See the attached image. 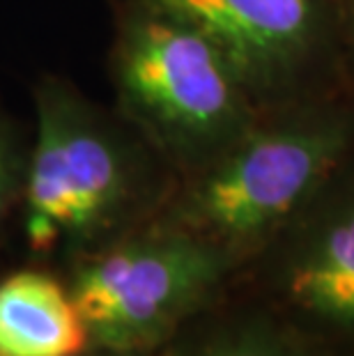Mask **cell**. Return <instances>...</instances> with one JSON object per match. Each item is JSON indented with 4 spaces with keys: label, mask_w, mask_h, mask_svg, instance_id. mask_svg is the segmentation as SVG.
I'll return each mask as SVG.
<instances>
[{
    "label": "cell",
    "mask_w": 354,
    "mask_h": 356,
    "mask_svg": "<svg viewBox=\"0 0 354 356\" xmlns=\"http://www.w3.org/2000/svg\"><path fill=\"white\" fill-rule=\"evenodd\" d=\"M232 262L168 223L92 255L70 283L90 347L152 354L218 290Z\"/></svg>",
    "instance_id": "3"
},
{
    "label": "cell",
    "mask_w": 354,
    "mask_h": 356,
    "mask_svg": "<svg viewBox=\"0 0 354 356\" xmlns=\"http://www.w3.org/2000/svg\"><path fill=\"white\" fill-rule=\"evenodd\" d=\"M120 97L179 156L212 161L253 127V99L198 30L140 5L118 44Z\"/></svg>",
    "instance_id": "2"
},
{
    "label": "cell",
    "mask_w": 354,
    "mask_h": 356,
    "mask_svg": "<svg viewBox=\"0 0 354 356\" xmlns=\"http://www.w3.org/2000/svg\"><path fill=\"white\" fill-rule=\"evenodd\" d=\"M352 134L350 120L331 111L251 127L205 163L168 225L237 260L297 223L325 193L350 154Z\"/></svg>",
    "instance_id": "1"
},
{
    "label": "cell",
    "mask_w": 354,
    "mask_h": 356,
    "mask_svg": "<svg viewBox=\"0 0 354 356\" xmlns=\"http://www.w3.org/2000/svg\"><path fill=\"white\" fill-rule=\"evenodd\" d=\"M350 3V28H352V37H354V0H348Z\"/></svg>",
    "instance_id": "11"
},
{
    "label": "cell",
    "mask_w": 354,
    "mask_h": 356,
    "mask_svg": "<svg viewBox=\"0 0 354 356\" xmlns=\"http://www.w3.org/2000/svg\"><path fill=\"white\" fill-rule=\"evenodd\" d=\"M92 352H81L77 356H150V354H140V352H115V350H104V347H90Z\"/></svg>",
    "instance_id": "10"
},
{
    "label": "cell",
    "mask_w": 354,
    "mask_h": 356,
    "mask_svg": "<svg viewBox=\"0 0 354 356\" xmlns=\"http://www.w3.org/2000/svg\"><path fill=\"white\" fill-rule=\"evenodd\" d=\"M191 356H341L336 350L272 322H251L218 333Z\"/></svg>",
    "instance_id": "8"
},
{
    "label": "cell",
    "mask_w": 354,
    "mask_h": 356,
    "mask_svg": "<svg viewBox=\"0 0 354 356\" xmlns=\"http://www.w3.org/2000/svg\"><path fill=\"white\" fill-rule=\"evenodd\" d=\"M209 40L251 99L295 86L318 63L327 35L322 0H140Z\"/></svg>",
    "instance_id": "5"
},
{
    "label": "cell",
    "mask_w": 354,
    "mask_h": 356,
    "mask_svg": "<svg viewBox=\"0 0 354 356\" xmlns=\"http://www.w3.org/2000/svg\"><path fill=\"white\" fill-rule=\"evenodd\" d=\"M33 251L81 248L122 221L136 193L129 154L77 97L51 86L37 102L35 152L24 175Z\"/></svg>",
    "instance_id": "4"
},
{
    "label": "cell",
    "mask_w": 354,
    "mask_h": 356,
    "mask_svg": "<svg viewBox=\"0 0 354 356\" xmlns=\"http://www.w3.org/2000/svg\"><path fill=\"white\" fill-rule=\"evenodd\" d=\"M299 218L281 297L304 336L327 347L354 343V179L336 193L327 186Z\"/></svg>",
    "instance_id": "6"
},
{
    "label": "cell",
    "mask_w": 354,
    "mask_h": 356,
    "mask_svg": "<svg viewBox=\"0 0 354 356\" xmlns=\"http://www.w3.org/2000/svg\"><path fill=\"white\" fill-rule=\"evenodd\" d=\"M88 347L70 287L35 269L0 280V356H77Z\"/></svg>",
    "instance_id": "7"
},
{
    "label": "cell",
    "mask_w": 354,
    "mask_h": 356,
    "mask_svg": "<svg viewBox=\"0 0 354 356\" xmlns=\"http://www.w3.org/2000/svg\"><path fill=\"white\" fill-rule=\"evenodd\" d=\"M19 186H24V177L19 172V156L14 154L10 140L0 134V221L17 198Z\"/></svg>",
    "instance_id": "9"
}]
</instances>
